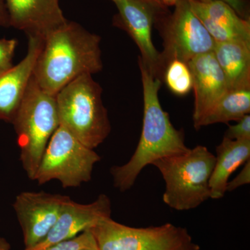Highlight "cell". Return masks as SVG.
I'll list each match as a JSON object with an SVG mask.
<instances>
[{
  "mask_svg": "<svg viewBox=\"0 0 250 250\" xmlns=\"http://www.w3.org/2000/svg\"><path fill=\"white\" fill-rule=\"evenodd\" d=\"M103 88L91 75H81L56 95L60 125L81 143L94 149L111 132L107 109L104 105Z\"/></svg>",
  "mask_w": 250,
  "mask_h": 250,
  "instance_id": "obj_3",
  "label": "cell"
},
{
  "mask_svg": "<svg viewBox=\"0 0 250 250\" xmlns=\"http://www.w3.org/2000/svg\"><path fill=\"white\" fill-rule=\"evenodd\" d=\"M70 199L43 191L22 192L16 196L13 207L22 228L25 250L45 239Z\"/></svg>",
  "mask_w": 250,
  "mask_h": 250,
  "instance_id": "obj_9",
  "label": "cell"
},
{
  "mask_svg": "<svg viewBox=\"0 0 250 250\" xmlns=\"http://www.w3.org/2000/svg\"><path fill=\"white\" fill-rule=\"evenodd\" d=\"M250 111V89L228 90L207 112L198 125L202 126L238 121Z\"/></svg>",
  "mask_w": 250,
  "mask_h": 250,
  "instance_id": "obj_17",
  "label": "cell"
},
{
  "mask_svg": "<svg viewBox=\"0 0 250 250\" xmlns=\"http://www.w3.org/2000/svg\"><path fill=\"white\" fill-rule=\"evenodd\" d=\"M143 91V121L139 144L124 165L110 170L113 185L125 192L134 185L141 171L154 161L186 154L190 150L184 141L183 130L172 125L168 113L163 109L159 98L161 80L156 78L139 58Z\"/></svg>",
  "mask_w": 250,
  "mask_h": 250,
  "instance_id": "obj_1",
  "label": "cell"
},
{
  "mask_svg": "<svg viewBox=\"0 0 250 250\" xmlns=\"http://www.w3.org/2000/svg\"><path fill=\"white\" fill-rule=\"evenodd\" d=\"M0 250H10L9 243L1 237H0Z\"/></svg>",
  "mask_w": 250,
  "mask_h": 250,
  "instance_id": "obj_27",
  "label": "cell"
},
{
  "mask_svg": "<svg viewBox=\"0 0 250 250\" xmlns=\"http://www.w3.org/2000/svg\"><path fill=\"white\" fill-rule=\"evenodd\" d=\"M215 156L203 146H197L182 155L169 156L152 165L165 181L163 201L179 211L197 208L210 198V179Z\"/></svg>",
  "mask_w": 250,
  "mask_h": 250,
  "instance_id": "obj_5",
  "label": "cell"
},
{
  "mask_svg": "<svg viewBox=\"0 0 250 250\" xmlns=\"http://www.w3.org/2000/svg\"><path fill=\"white\" fill-rule=\"evenodd\" d=\"M43 41L38 38H28L25 57L0 75V121L9 123L14 121L30 82Z\"/></svg>",
  "mask_w": 250,
  "mask_h": 250,
  "instance_id": "obj_14",
  "label": "cell"
},
{
  "mask_svg": "<svg viewBox=\"0 0 250 250\" xmlns=\"http://www.w3.org/2000/svg\"><path fill=\"white\" fill-rule=\"evenodd\" d=\"M82 250H99V249L98 245H97V246L93 247V248H85V249H83Z\"/></svg>",
  "mask_w": 250,
  "mask_h": 250,
  "instance_id": "obj_28",
  "label": "cell"
},
{
  "mask_svg": "<svg viewBox=\"0 0 250 250\" xmlns=\"http://www.w3.org/2000/svg\"><path fill=\"white\" fill-rule=\"evenodd\" d=\"M213 52L228 90L250 89V42H215Z\"/></svg>",
  "mask_w": 250,
  "mask_h": 250,
  "instance_id": "obj_16",
  "label": "cell"
},
{
  "mask_svg": "<svg viewBox=\"0 0 250 250\" xmlns=\"http://www.w3.org/2000/svg\"><path fill=\"white\" fill-rule=\"evenodd\" d=\"M195 94L192 121L197 130L204 116L228 90L226 80L213 52L197 56L187 62Z\"/></svg>",
  "mask_w": 250,
  "mask_h": 250,
  "instance_id": "obj_13",
  "label": "cell"
},
{
  "mask_svg": "<svg viewBox=\"0 0 250 250\" xmlns=\"http://www.w3.org/2000/svg\"><path fill=\"white\" fill-rule=\"evenodd\" d=\"M202 1H221L229 5L240 17L249 21V7L246 0H200Z\"/></svg>",
  "mask_w": 250,
  "mask_h": 250,
  "instance_id": "obj_24",
  "label": "cell"
},
{
  "mask_svg": "<svg viewBox=\"0 0 250 250\" xmlns=\"http://www.w3.org/2000/svg\"><path fill=\"white\" fill-rule=\"evenodd\" d=\"M192 11H199L219 25L234 31L250 41V21L240 17L228 4L221 1L188 0Z\"/></svg>",
  "mask_w": 250,
  "mask_h": 250,
  "instance_id": "obj_18",
  "label": "cell"
},
{
  "mask_svg": "<svg viewBox=\"0 0 250 250\" xmlns=\"http://www.w3.org/2000/svg\"><path fill=\"white\" fill-rule=\"evenodd\" d=\"M156 4L166 5V6H175L179 0H154Z\"/></svg>",
  "mask_w": 250,
  "mask_h": 250,
  "instance_id": "obj_26",
  "label": "cell"
},
{
  "mask_svg": "<svg viewBox=\"0 0 250 250\" xmlns=\"http://www.w3.org/2000/svg\"><path fill=\"white\" fill-rule=\"evenodd\" d=\"M118 10L119 23L137 45L139 58L153 75L161 80L163 75L161 52L153 43L152 29L154 10L152 3L145 0H111Z\"/></svg>",
  "mask_w": 250,
  "mask_h": 250,
  "instance_id": "obj_10",
  "label": "cell"
},
{
  "mask_svg": "<svg viewBox=\"0 0 250 250\" xmlns=\"http://www.w3.org/2000/svg\"><path fill=\"white\" fill-rule=\"evenodd\" d=\"M99 250H200L187 229L171 223L131 228L104 219L90 229Z\"/></svg>",
  "mask_w": 250,
  "mask_h": 250,
  "instance_id": "obj_7",
  "label": "cell"
},
{
  "mask_svg": "<svg viewBox=\"0 0 250 250\" xmlns=\"http://www.w3.org/2000/svg\"><path fill=\"white\" fill-rule=\"evenodd\" d=\"M250 158V140L234 141L223 138L216 147L214 168L210 179V199L223 198L229 179Z\"/></svg>",
  "mask_w": 250,
  "mask_h": 250,
  "instance_id": "obj_15",
  "label": "cell"
},
{
  "mask_svg": "<svg viewBox=\"0 0 250 250\" xmlns=\"http://www.w3.org/2000/svg\"><path fill=\"white\" fill-rule=\"evenodd\" d=\"M0 26L4 27H11L9 14H8L4 0H0Z\"/></svg>",
  "mask_w": 250,
  "mask_h": 250,
  "instance_id": "obj_25",
  "label": "cell"
},
{
  "mask_svg": "<svg viewBox=\"0 0 250 250\" xmlns=\"http://www.w3.org/2000/svg\"><path fill=\"white\" fill-rule=\"evenodd\" d=\"M100 160L98 153L60 125L49 140L34 180L39 185L58 180L64 188L79 187L91 180L94 166Z\"/></svg>",
  "mask_w": 250,
  "mask_h": 250,
  "instance_id": "obj_6",
  "label": "cell"
},
{
  "mask_svg": "<svg viewBox=\"0 0 250 250\" xmlns=\"http://www.w3.org/2000/svg\"><path fill=\"white\" fill-rule=\"evenodd\" d=\"M145 1H148V2L152 3V4H155V1H154V0H145Z\"/></svg>",
  "mask_w": 250,
  "mask_h": 250,
  "instance_id": "obj_29",
  "label": "cell"
},
{
  "mask_svg": "<svg viewBox=\"0 0 250 250\" xmlns=\"http://www.w3.org/2000/svg\"><path fill=\"white\" fill-rule=\"evenodd\" d=\"M101 38L80 24L67 22L49 33L34 66L33 76L42 89L57 95L81 75L103 67Z\"/></svg>",
  "mask_w": 250,
  "mask_h": 250,
  "instance_id": "obj_2",
  "label": "cell"
},
{
  "mask_svg": "<svg viewBox=\"0 0 250 250\" xmlns=\"http://www.w3.org/2000/svg\"><path fill=\"white\" fill-rule=\"evenodd\" d=\"M95 246H97L96 241L89 229L72 239L55 243L41 250H82Z\"/></svg>",
  "mask_w": 250,
  "mask_h": 250,
  "instance_id": "obj_20",
  "label": "cell"
},
{
  "mask_svg": "<svg viewBox=\"0 0 250 250\" xmlns=\"http://www.w3.org/2000/svg\"><path fill=\"white\" fill-rule=\"evenodd\" d=\"M17 41L15 39H0V75L11 68Z\"/></svg>",
  "mask_w": 250,
  "mask_h": 250,
  "instance_id": "obj_21",
  "label": "cell"
},
{
  "mask_svg": "<svg viewBox=\"0 0 250 250\" xmlns=\"http://www.w3.org/2000/svg\"><path fill=\"white\" fill-rule=\"evenodd\" d=\"M10 26L24 31L28 38L44 41L67 22L59 0H4Z\"/></svg>",
  "mask_w": 250,
  "mask_h": 250,
  "instance_id": "obj_12",
  "label": "cell"
},
{
  "mask_svg": "<svg viewBox=\"0 0 250 250\" xmlns=\"http://www.w3.org/2000/svg\"><path fill=\"white\" fill-rule=\"evenodd\" d=\"M21 149L22 167L34 180L49 140L60 126L56 95L45 91L34 76L12 123Z\"/></svg>",
  "mask_w": 250,
  "mask_h": 250,
  "instance_id": "obj_4",
  "label": "cell"
},
{
  "mask_svg": "<svg viewBox=\"0 0 250 250\" xmlns=\"http://www.w3.org/2000/svg\"><path fill=\"white\" fill-rule=\"evenodd\" d=\"M162 77L169 90L178 96H184L192 89L191 72L187 62L173 59L166 64Z\"/></svg>",
  "mask_w": 250,
  "mask_h": 250,
  "instance_id": "obj_19",
  "label": "cell"
},
{
  "mask_svg": "<svg viewBox=\"0 0 250 250\" xmlns=\"http://www.w3.org/2000/svg\"><path fill=\"white\" fill-rule=\"evenodd\" d=\"M111 200L105 194H100L95 201L87 205L77 203L70 199L64 205L58 220L45 239L30 249L24 250H41L72 239L93 228L104 219L111 218Z\"/></svg>",
  "mask_w": 250,
  "mask_h": 250,
  "instance_id": "obj_11",
  "label": "cell"
},
{
  "mask_svg": "<svg viewBox=\"0 0 250 250\" xmlns=\"http://www.w3.org/2000/svg\"><path fill=\"white\" fill-rule=\"evenodd\" d=\"M161 52L163 72L173 59L185 62L197 56L213 52L215 42L190 8L188 0H179L163 31Z\"/></svg>",
  "mask_w": 250,
  "mask_h": 250,
  "instance_id": "obj_8",
  "label": "cell"
},
{
  "mask_svg": "<svg viewBox=\"0 0 250 250\" xmlns=\"http://www.w3.org/2000/svg\"><path fill=\"white\" fill-rule=\"evenodd\" d=\"M250 183V161L246 163L243 170L236 176V178L231 182H229L227 187V191L231 192L236 190L242 186Z\"/></svg>",
  "mask_w": 250,
  "mask_h": 250,
  "instance_id": "obj_23",
  "label": "cell"
},
{
  "mask_svg": "<svg viewBox=\"0 0 250 250\" xmlns=\"http://www.w3.org/2000/svg\"><path fill=\"white\" fill-rule=\"evenodd\" d=\"M236 125H229L224 137L234 141L250 140V116L246 115Z\"/></svg>",
  "mask_w": 250,
  "mask_h": 250,
  "instance_id": "obj_22",
  "label": "cell"
}]
</instances>
